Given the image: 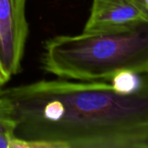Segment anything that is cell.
<instances>
[{"label":"cell","instance_id":"ba28073f","mask_svg":"<svg viewBox=\"0 0 148 148\" xmlns=\"http://www.w3.org/2000/svg\"><path fill=\"white\" fill-rule=\"evenodd\" d=\"M10 80V78L5 75L3 68H2V65H1V62H0V87L4 85L8 81Z\"/></svg>","mask_w":148,"mask_h":148},{"label":"cell","instance_id":"30bf717a","mask_svg":"<svg viewBox=\"0 0 148 148\" xmlns=\"http://www.w3.org/2000/svg\"><path fill=\"white\" fill-rule=\"evenodd\" d=\"M0 90H1V89H0Z\"/></svg>","mask_w":148,"mask_h":148},{"label":"cell","instance_id":"7a4b0ae2","mask_svg":"<svg viewBox=\"0 0 148 148\" xmlns=\"http://www.w3.org/2000/svg\"><path fill=\"white\" fill-rule=\"evenodd\" d=\"M43 50L42 69L59 78L110 82L120 71L148 74V18L120 29L56 36Z\"/></svg>","mask_w":148,"mask_h":148},{"label":"cell","instance_id":"8992f818","mask_svg":"<svg viewBox=\"0 0 148 148\" xmlns=\"http://www.w3.org/2000/svg\"><path fill=\"white\" fill-rule=\"evenodd\" d=\"M16 122L10 101L0 95V134L15 136Z\"/></svg>","mask_w":148,"mask_h":148},{"label":"cell","instance_id":"9c48e42d","mask_svg":"<svg viewBox=\"0 0 148 148\" xmlns=\"http://www.w3.org/2000/svg\"><path fill=\"white\" fill-rule=\"evenodd\" d=\"M135 1L147 13H148V0H135Z\"/></svg>","mask_w":148,"mask_h":148},{"label":"cell","instance_id":"5b68a950","mask_svg":"<svg viewBox=\"0 0 148 148\" xmlns=\"http://www.w3.org/2000/svg\"><path fill=\"white\" fill-rule=\"evenodd\" d=\"M141 75L128 70L120 71L111 78L109 82L115 91L121 94H131L140 87Z\"/></svg>","mask_w":148,"mask_h":148},{"label":"cell","instance_id":"6da1fadb","mask_svg":"<svg viewBox=\"0 0 148 148\" xmlns=\"http://www.w3.org/2000/svg\"><path fill=\"white\" fill-rule=\"evenodd\" d=\"M18 138L55 148H148V74L137 90L109 82L42 80L13 98Z\"/></svg>","mask_w":148,"mask_h":148},{"label":"cell","instance_id":"3957f363","mask_svg":"<svg viewBox=\"0 0 148 148\" xmlns=\"http://www.w3.org/2000/svg\"><path fill=\"white\" fill-rule=\"evenodd\" d=\"M27 0H0V62L10 79L21 70L29 34Z\"/></svg>","mask_w":148,"mask_h":148},{"label":"cell","instance_id":"277c9868","mask_svg":"<svg viewBox=\"0 0 148 148\" xmlns=\"http://www.w3.org/2000/svg\"><path fill=\"white\" fill-rule=\"evenodd\" d=\"M148 18L135 0H92L82 32H101L127 27Z\"/></svg>","mask_w":148,"mask_h":148},{"label":"cell","instance_id":"52a82bcc","mask_svg":"<svg viewBox=\"0 0 148 148\" xmlns=\"http://www.w3.org/2000/svg\"><path fill=\"white\" fill-rule=\"evenodd\" d=\"M15 136H10L5 134H0V148H10L11 140Z\"/></svg>","mask_w":148,"mask_h":148}]
</instances>
